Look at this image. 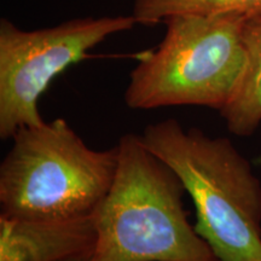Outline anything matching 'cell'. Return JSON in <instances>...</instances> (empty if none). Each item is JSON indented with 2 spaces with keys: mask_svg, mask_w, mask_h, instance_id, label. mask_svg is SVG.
<instances>
[{
  "mask_svg": "<svg viewBox=\"0 0 261 261\" xmlns=\"http://www.w3.org/2000/svg\"><path fill=\"white\" fill-rule=\"evenodd\" d=\"M0 165L2 215L70 219L93 215L112 187L119 150H94L64 119L23 126Z\"/></svg>",
  "mask_w": 261,
  "mask_h": 261,
  "instance_id": "cell-3",
  "label": "cell"
},
{
  "mask_svg": "<svg viewBox=\"0 0 261 261\" xmlns=\"http://www.w3.org/2000/svg\"><path fill=\"white\" fill-rule=\"evenodd\" d=\"M247 19L195 14L166 18L161 44L142 55L130 73L127 107L149 110L196 106L221 112L236 93L246 69Z\"/></svg>",
  "mask_w": 261,
  "mask_h": 261,
  "instance_id": "cell-4",
  "label": "cell"
},
{
  "mask_svg": "<svg viewBox=\"0 0 261 261\" xmlns=\"http://www.w3.org/2000/svg\"><path fill=\"white\" fill-rule=\"evenodd\" d=\"M133 16L77 18L57 27L22 31L0 22V138L44 122L38 102L58 74L89 57L109 37L135 27Z\"/></svg>",
  "mask_w": 261,
  "mask_h": 261,
  "instance_id": "cell-5",
  "label": "cell"
},
{
  "mask_svg": "<svg viewBox=\"0 0 261 261\" xmlns=\"http://www.w3.org/2000/svg\"><path fill=\"white\" fill-rule=\"evenodd\" d=\"M139 137L180 179L195 204V230L218 259L261 261V182L232 142L175 119L146 126Z\"/></svg>",
  "mask_w": 261,
  "mask_h": 261,
  "instance_id": "cell-2",
  "label": "cell"
},
{
  "mask_svg": "<svg viewBox=\"0 0 261 261\" xmlns=\"http://www.w3.org/2000/svg\"><path fill=\"white\" fill-rule=\"evenodd\" d=\"M233 15L261 17V0H136L133 17L137 23L155 24L173 15Z\"/></svg>",
  "mask_w": 261,
  "mask_h": 261,
  "instance_id": "cell-8",
  "label": "cell"
},
{
  "mask_svg": "<svg viewBox=\"0 0 261 261\" xmlns=\"http://www.w3.org/2000/svg\"><path fill=\"white\" fill-rule=\"evenodd\" d=\"M116 146L115 178L93 214L91 261H220L188 221L173 169L133 133Z\"/></svg>",
  "mask_w": 261,
  "mask_h": 261,
  "instance_id": "cell-1",
  "label": "cell"
},
{
  "mask_svg": "<svg viewBox=\"0 0 261 261\" xmlns=\"http://www.w3.org/2000/svg\"><path fill=\"white\" fill-rule=\"evenodd\" d=\"M93 215L25 219L0 214V261H63L93 253Z\"/></svg>",
  "mask_w": 261,
  "mask_h": 261,
  "instance_id": "cell-6",
  "label": "cell"
},
{
  "mask_svg": "<svg viewBox=\"0 0 261 261\" xmlns=\"http://www.w3.org/2000/svg\"><path fill=\"white\" fill-rule=\"evenodd\" d=\"M91 257H92V253L83 254V255H77V256H74V257H69V259L63 260V261H91Z\"/></svg>",
  "mask_w": 261,
  "mask_h": 261,
  "instance_id": "cell-9",
  "label": "cell"
},
{
  "mask_svg": "<svg viewBox=\"0 0 261 261\" xmlns=\"http://www.w3.org/2000/svg\"><path fill=\"white\" fill-rule=\"evenodd\" d=\"M243 41L247 51L243 77L220 114L231 133L248 137L261 125V17L247 19Z\"/></svg>",
  "mask_w": 261,
  "mask_h": 261,
  "instance_id": "cell-7",
  "label": "cell"
}]
</instances>
